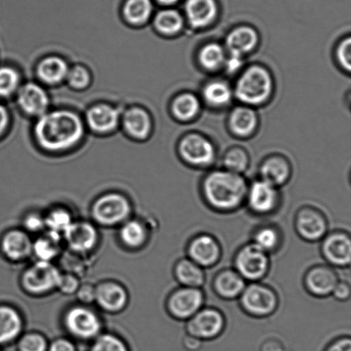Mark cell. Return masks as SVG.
<instances>
[{"label":"cell","mask_w":351,"mask_h":351,"mask_svg":"<svg viewBox=\"0 0 351 351\" xmlns=\"http://www.w3.org/2000/svg\"><path fill=\"white\" fill-rule=\"evenodd\" d=\"M260 351H285V347L280 340L271 338L261 343Z\"/></svg>","instance_id":"db71d44e"},{"label":"cell","mask_w":351,"mask_h":351,"mask_svg":"<svg viewBox=\"0 0 351 351\" xmlns=\"http://www.w3.org/2000/svg\"><path fill=\"white\" fill-rule=\"evenodd\" d=\"M126 132L133 138L145 139L152 130V120L143 108H134L125 112L123 119Z\"/></svg>","instance_id":"f546056e"},{"label":"cell","mask_w":351,"mask_h":351,"mask_svg":"<svg viewBox=\"0 0 351 351\" xmlns=\"http://www.w3.org/2000/svg\"><path fill=\"white\" fill-rule=\"evenodd\" d=\"M247 282L235 269H223L215 274L212 282L213 291L223 300L239 299Z\"/></svg>","instance_id":"44dd1931"},{"label":"cell","mask_w":351,"mask_h":351,"mask_svg":"<svg viewBox=\"0 0 351 351\" xmlns=\"http://www.w3.org/2000/svg\"><path fill=\"white\" fill-rule=\"evenodd\" d=\"M283 237L276 226L267 225L258 227L252 236V243L268 254L280 249Z\"/></svg>","instance_id":"d6a6232c"},{"label":"cell","mask_w":351,"mask_h":351,"mask_svg":"<svg viewBox=\"0 0 351 351\" xmlns=\"http://www.w3.org/2000/svg\"><path fill=\"white\" fill-rule=\"evenodd\" d=\"M249 184L242 174L223 170L210 171L203 178L201 193L203 201L217 213H230L245 204Z\"/></svg>","instance_id":"7a4b0ae2"},{"label":"cell","mask_w":351,"mask_h":351,"mask_svg":"<svg viewBox=\"0 0 351 351\" xmlns=\"http://www.w3.org/2000/svg\"><path fill=\"white\" fill-rule=\"evenodd\" d=\"M69 70L70 68L63 58L51 56L38 64L37 75L45 84L54 85L66 80Z\"/></svg>","instance_id":"1f68e13d"},{"label":"cell","mask_w":351,"mask_h":351,"mask_svg":"<svg viewBox=\"0 0 351 351\" xmlns=\"http://www.w3.org/2000/svg\"><path fill=\"white\" fill-rule=\"evenodd\" d=\"M205 294L202 288L181 287L168 295L167 311L177 321L187 322L204 307Z\"/></svg>","instance_id":"30bf717a"},{"label":"cell","mask_w":351,"mask_h":351,"mask_svg":"<svg viewBox=\"0 0 351 351\" xmlns=\"http://www.w3.org/2000/svg\"><path fill=\"white\" fill-rule=\"evenodd\" d=\"M75 295L79 304L91 305L95 302V287L88 283L81 284Z\"/></svg>","instance_id":"c3c4849f"},{"label":"cell","mask_w":351,"mask_h":351,"mask_svg":"<svg viewBox=\"0 0 351 351\" xmlns=\"http://www.w3.org/2000/svg\"><path fill=\"white\" fill-rule=\"evenodd\" d=\"M202 345L203 341L201 339L189 335H186L184 339H182V346L188 351H198L201 350Z\"/></svg>","instance_id":"11a10c76"},{"label":"cell","mask_w":351,"mask_h":351,"mask_svg":"<svg viewBox=\"0 0 351 351\" xmlns=\"http://www.w3.org/2000/svg\"><path fill=\"white\" fill-rule=\"evenodd\" d=\"M47 351H77V347L71 339L58 338L49 343Z\"/></svg>","instance_id":"681fc988"},{"label":"cell","mask_w":351,"mask_h":351,"mask_svg":"<svg viewBox=\"0 0 351 351\" xmlns=\"http://www.w3.org/2000/svg\"><path fill=\"white\" fill-rule=\"evenodd\" d=\"M0 351H1V350H0Z\"/></svg>","instance_id":"680465c9"},{"label":"cell","mask_w":351,"mask_h":351,"mask_svg":"<svg viewBox=\"0 0 351 351\" xmlns=\"http://www.w3.org/2000/svg\"><path fill=\"white\" fill-rule=\"evenodd\" d=\"M187 254L189 259L205 269L219 263L222 256V247L211 234L199 233L189 240Z\"/></svg>","instance_id":"2e32d148"},{"label":"cell","mask_w":351,"mask_h":351,"mask_svg":"<svg viewBox=\"0 0 351 351\" xmlns=\"http://www.w3.org/2000/svg\"><path fill=\"white\" fill-rule=\"evenodd\" d=\"M324 351H351V339L348 336L340 337L330 343Z\"/></svg>","instance_id":"816d5d0a"},{"label":"cell","mask_w":351,"mask_h":351,"mask_svg":"<svg viewBox=\"0 0 351 351\" xmlns=\"http://www.w3.org/2000/svg\"><path fill=\"white\" fill-rule=\"evenodd\" d=\"M0 247L7 260L21 263L32 256L33 241L23 229L10 230L3 236Z\"/></svg>","instance_id":"d6986e66"},{"label":"cell","mask_w":351,"mask_h":351,"mask_svg":"<svg viewBox=\"0 0 351 351\" xmlns=\"http://www.w3.org/2000/svg\"><path fill=\"white\" fill-rule=\"evenodd\" d=\"M223 164L226 170L234 173L242 174L249 167V156L243 149L236 147L226 154Z\"/></svg>","instance_id":"60d3db41"},{"label":"cell","mask_w":351,"mask_h":351,"mask_svg":"<svg viewBox=\"0 0 351 351\" xmlns=\"http://www.w3.org/2000/svg\"><path fill=\"white\" fill-rule=\"evenodd\" d=\"M46 230L63 236L65 230L74 221L73 215L70 210L63 206H55L44 215Z\"/></svg>","instance_id":"f35d334b"},{"label":"cell","mask_w":351,"mask_h":351,"mask_svg":"<svg viewBox=\"0 0 351 351\" xmlns=\"http://www.w3.org/2000/svg\"><path fill=\"white\" fill-rule=\"evenodd\" d=\"M63 325L69 335L79 341L92 342L103 332V323L90 306L79 304L64 312Z\"/></svg>","instance_id":"277c9868"},{"label":"cell","mask_w":351,"mask_h":351,"mask_svg":"<svg viewBox=\"0 0 351 351\" xmlns=\"http://www.w3.org/2000/svg\"><path fill=\"white\" fill-rule=\"evenodd\" d=\"M66 80L72 88L84 89L90 84L91 75L87 69L77 65L69 70Z\"/></svg>","instance_id":"ee69618b"},{"label":"cell","mask_w":351,"mask_h":351,"mask_svg":"<svg viewBox=\"0 0 351 351\" xmlns=\"http://www.w3.org/2000/svg\"><path fill=\"white\" fill-rule=\"evenodd\" d=\"M49 342L39 332H27L21 335L16 341L17 351H47Z\"/></svg>","instance_id":"b9f144b4"},{"label":"cell","mask_w":351,"mask_h":351,"mask_svg":"<svg viewBox=\"0 0 351 351\" xmlns=\"http://www.w3.org/2000/svg\"><path fill=\"white\" fill-rule=\"evenodd\" d=\"M23 315L16 308L0 305V346L16 342L23 335Z\"/></svg>","instance_id":"7402d4cb"},{"label":"cell","mask_w":351,"mask_h":351,"mask_svg":"<svg viewBox=\"0 0 351 351\" xmlns=\"http://www.w3.org/2000/svg\"><path fill=\"white\" fill-rule=\"evenodd\" d=\"M119 110L108 104L92 106L86 116L89 128L98 133L113 132L119 125Z\"/></svg>","instance_id":"603a6c76"},{"label":"cell","mask_w":351,"mask_h":351,"mask_svg":"<svg viewBox=\"0 0 351 351\" xmlns=\"http://www.w3.org/2000/svg\"><path fill=\"white\" fill-rule=\"evenodd\" d=\"M80 117L68 110L47 112L38 119L34 136L43 149L60 152L77 145L84 136Z\"/></svg>","instance_id":"6da1fadb"},{"label":"cell","mask_w":351,"mask_h":351,"mask_svg":"<svg viewBox=\"0 0 351 351\" xmlns=\"http://www.w3.org/2000/svg\"><path fill=\"white\" fill-rule=\"evenodd\" d=\"M80 285V280H79L77 275L70 273H61L57 290L64 295H75Z\"/></svg>","instance_id":"bcb514c9"},{"label":"cell","mask_w":351,"mask_h":351,"mask_svg":"<svg viewBox=\"0 0 351 351\" xmlns=\"http://www.w3.org/2000/svg\"><path fill=\"white\" fill-rule=\"evenodd\" d=\"M215 0H187L186 17L195 29H204L215 21L217 16Z\"/></svg>","instance_id":"cb8c5ba5"},{"label":"cell","mask_w":351,"mask_h":351,"mask_svg":"<svg viewBox=\"0 0 351 351\" xmlns=\"http://www.w3.org/2000/svg\"><path fill=\"white\" fill-rule=\"evenodd\" d=\"M132 215V204L122 193L108 192L99 196L91 206L94 222L104 227L120 226Z\"/></svg>","instance_id":"5b68a950"},{"label":"cell","mask_w":351,"mask_h":351,"mask_svg":"<svg viewBox=\"0 0 351 351\" xmlns=\"http://www.w3.org/2000/svg\"><path fill=\"white\" fill-rule=\"evenodd\" d=\"M226 319L219 309L203 307L186 322V332L202 341H211L225 331Z\"/></svg>","instance_id":"9c48e42d"},{"label":"cell","mask_w":351,"mask_h":351,"mask_svg":"<svg viewBox=\"0 0 351 351\" xmlns=\"http://www.w3.org/2000/svg\"><path fill=\"white\" fill-rule=\"evenodd\" d=\"M158 1L162 3V5H173L176 2H178V0H158Z\"/></svg>","instance_id":"6f0895ef"},{"label":"cell","mask_w":351,"mask_h":351,"mask_svg":"<svg viewBox=\"0 0 351 351\" xmlns=\"http://www.w3.org/2000/svg\"><path fill=\"white\" fill-rule=\"evenodd\" d=\"M20 75L15 69L0 67V97H9L19 89Z\"/></svg>","instance_id":"7bdbcfd3"},{"label":"cell","mask_w":351,"mask_h":351,"mask_svg":"<svg viewBox=\"0 0 351 351\" xmlns=\"http://www.w3.org/2000/svg\"><path fill=\"white\" fill-rule=\"evenodd\" d=\"M321 251L329 266L349 267L351 261V239L345 230H335L326 234L322 240Z\"/></svg>","instance_id":"9a60e30c"},{"label":"cell","mask_w":351,"mask_h":351,"mask_svg":"<svg viewBox=\"0 0 351 351\" xmlns=\"http://www.w3.org/2000/svg\"><path fill=\"white\" fill-rule=\"evenodd\" d=\"M226 60L225 49L218 43L206 44L199 51V63L206 71H218L219 69L223 66Z\"/></svg>","instance_id":"8d00e7d4"},{"label":"cell","mask_w":351,"mask_h":351,"mask_svg":"<svg viewBox=\"0 0 351 351\" xmlns=\"http://www.w3.org/2000/svg\"><path fill=\"white\" fill-rule=\"evenodd\" d=\"M339 281L335 267L329 265H316L305 274L304 285L306 291L313 297L324 298L332 295Z\"/></svg>","instance_id":"e0dca14e"},{"label":"cell","mask_w":351,"mask_h":351,"mask_svg":"<svg viewBox=\"0 0 351 351\" xmlns=\"http://www.w3.org/2000/svg\"><path fill=\"white\" fill-rule=\"evenodd\" d=\"M179 154L186 164L194 167H209L216 157L213 144L199 134L185 136L179 143Z\"/></svg>","instance_id":"7c38bea8"},{"label":"cell","mask_w":351,"mask_h":351,"mask_svg":"<svg viewBox=\"0 0 351 351\" xmlns=\"http://www.w3.org/2000/svg\"><path fill=\"white\" fill-rule=\"evenodd\" d=\"M295 230L306 242L316 243L328 233V221L324 213L314 206H304L295 217Z\"/></svg>","instance_id":"4fadbf2b"},{"label":"cell","mask_w":351,"mask_h":351,"mask_svg":"<svg viewBox=\"0 0 351 351\" xmlns=\"http://www.w3.org/2000/svg\"><path fill=\"white\" fill-rule=\"evenodd\" d=\"M17 103L27 115L40 117L47 112L50 99L43 87L34 82H29L19 88Z\"/></svg>","instance_id":"ffe728a7"},{"label":"cell","mask_w":351,"mask_h":351,"mask_svg":"<svg viewBox=\"0 0 351 351\" xmlns=\"http://www.w3.org/2000/svg\"><path fill=\"white\" fill-rule=\"evenodd\" d=\"M258 125L256 112L249 106H237L230 113L229 126L236 136L247 137L254 132Z\"/></svg>","instance_id":"4dcf8cb0"},{"label":"cell","mask_w":351,"mask_h":351,"mask_svg":"<svg viewBox=\"0 0 351 351\" xmlns=\"http://www.w3.org/2000/svg\"><path fill=\"white\" fill-rule=\"evenodd\" d=\"M234 269L250 283L260 282L270 269L269 254L252 242L244 244L237 251L233 260Z\"/></svg>","instance_id":"ba28073f"},{"label":"cell","mask_w":351,"mask_h":351,"mask_svg":"<svg viewBox=\"0 0 351 351\" xmlns=\"http://www.w3.org/2000/svg\"><path fill=\"white\" fill-rule=\"evenodd\" d=\"M239 299L243 311L254 318L269 317L280 305L276 291L260 282L247 285Z\"/></svg>","instance_id":"8992f818"},{"label":"cell","mask_w":351,"mask_h":351,"mask_svg":"<svg viewBox=\"0 0 351 351\" xmlns=\"http://www.w3.org/2000/svg\"><path fill=\"white\" fill-rule=\"evenodd\" d=\"M101 311L118 314L129 304V294L123 285L114 280H105L95 287V302Z\"/></svg>","instance_id":"ac0fdd59"},{"label":"cell","mask_w":351,"mask_h":351,"mask_svg":"<svg viewBox=\"0 0 351 351\" xmlns=\"http://www.w3.org/2000/svg\"><path fill=\"white\" fill-rule=\"evenodd\" d=\"M153 5L151 0H127L123 7V16L127 22L133 25H142L152 15Z\"/></svg>","instance_id":"74e56055"},{"label":"cell","mask_w":351,"mask_h":351,"mask_svg":"<svg viewBox=\"0 0 351 351\" xmlns=\"http://www.w3.org/2000/svg\"><path fill=\"white\" fill-rule=\"evenodd\" d=\"M61 273L53 263L36 261L23 271L21 284L27 293L40 297L57 290Z\"/></svg>","instance_id":"52a82bcc"},{"label":"cell","mask_w":351,"mask_h":351,"mask_svg":"<svg viewBox=\"0 0 351 351\" xmlns=\"http://www.w3.org/2000/svg\"><path fill=\"white\" fill-rule=\"evenodd\" d=\"M291 175L290 164L285 158L280 156L268 158L260 168L261 180L277 188L287 184L290 180Z\"/></svg>","instance_id":"4316f807"},{"label":"cell","mask_w":351,"mask_h":351,"mask_svg":"<svg viewBox=\"0 0 351 351\" xmlns=\"http://www.w3.org/2000/svg\"><path fill=\"white\" fill-rule=\"evenodd\" d=\"M243 62V57L230 54V56L226 58L223 66H226V71L229 72V73H235V72L242 67Z\"/></svg>","instance_id":"f5cc1de1"},{"label":"cell","mask_w":351,"mask_h":351,"mask_svg":"<svg viewBox=\"0 0 351 351\" xmlns=\"http://www.w3.org/2000/svg\"><path fill=\"white\" fill-rule=\"evenodd\" d=\"M201 104L195 95L185 93L174 99L171 112L176 119L181 121H189L197 116Z\"/></svg>","instance_id":"836d02e7"},{"label":"cell","mask_w":351,"mask_h":351,"mask_svg":"<svg viewBox=\"0 0 351 351\" xmlns=\"http://www.w3.org/2000/svg\"><path fill=\"white\" fill-rule=\"evenodd\" d=\"M273 78L266 68L252 66L247 69L237 80L236 97L243 104L263 105L273 92Z\"/></svg>","instance_id":"3957f363"},{"label":"cell","mask_w":351,"mask_h":351,"mask_svg":"<svg viewBox=\"0 0 351 351\" xmlns=\"http://www.w3.org/2000/svg\"><path fill=\"white\" fill-rule=\"evenodd\" d=\"M259 36L252 27L241 26L230 31L226 38V47L230 54L243 57L256 47Z\"/></svg>","instance_id":"d4e9b609"},{"label":"cell","mask_w":351,"mask_h":351,"mask_svg":"<svg viewBox=\"0 0 351 351\" xmlns=\"http://www.w3.org/2000/svg\"><path fill=\"white\" fill-rule=\"evenodd\" d=\"M62 237L65 245L77 254L92 252L99 243L97 227L87 220H74Z\"/></svg>","instance_id":"5bb4252c"},{"label":"cell","mask_w":351,"mask_h":351,"mask_svg":"<svg viewBox=\"0 0 351 351\" xmlns=\"http://www.w3.org/2000/svg\"><path fill=\"white\" fill-rule=\"evenodd\" d=\"M154 23L160 34L163 36H173L180 33L184 26V20L177 10L168 9L158 13Z\"/></svg>","instance_id":"d590c367"},{"label":"cell","mask_w":351,"mask_h":351,"mask_svg":"<svg viewBox=\"0 0 351 351\" xmlns=\"http://www.w3.org/2000/svg\"><path fill=\"white\" fill-rule=\"evenodd\" d=\"M351 289L350 285L346 281H339L335 290H333L332 295L337 301L346 302L350 298Z\"/></svg>","instance_id":"f907efd6"},{"label":"cell","mask_w":351,"mask_h":351,"mask_svg":"<svg viewBox=\"0 0 351 351\" xmlns=\"http://www.w3.org/2000/svg\"><path fill=\"white\" fill-rule=\"evenodd\" d=\"M9 113L3 105L0 104V135L7 129L9 125Z\"/></svg>","instance_id":"9f6ffc18"},{"label":"cell","mask_w":351,"mask_h":351,"mask_svg":"<svg viewBox=\"0 0 351 351\" xmlns=\"http://www.w3.org/2000/svg\"><path fill=\"white\" fill-rule=\"evenodd\" d=\"M336 54L340 66L343 70L350 71L351 68V40L350 37H346L339 43Z\"/></svg>","instance_id":"7dc6e473"},{"label":"cell","mask_w":351,"mask_h":351,"mask_svg":"<svg viewBox=\"0 0 351 351\" xmlns=\"http://www.w3.org/2000/svg\"><path fill=\"white\" fill-rule=\"evenodd\" d=\"M88 351H130L121 337L112 332H103L93 340Z\"/></svg>","instance_id":"ab89813d"},{"label":"cell","mask_w":351,"mask_h":351,"mask_svg":"<svg viewBox=\"0 0 351 351\" xmlns=\"http://www.w3.org/2000/svg\"><path fill=\"white\" fill-rule=\"evenodd\" d=\"M119 237L126 249H142L149 239V228L142 220L129 219L120 226Z\"/></svg>","instance_id":"484cf974"},{"label":"cell","mask_w":351,"mask_h":351,"mask_svg":"<svg viewBox=\"0 0 351 351\" xmlns=\"http://www.w3.org/2000/svg\"><path fill=\"white\" fill-rule=\"evenodd\" d=\"M63 243V237L60 234L46 230L33 241L32 256H36L37 261L53 263L61 253Z\"/></svg>","instance_id":"f1b7e54d"},{"label":"cell","mask_w":351,"mask_h":351,"mask_svg":"<svg viewBox=\"0 0 351 351\" xmlns=\"http://www.w3.org/2000/svg\"><path fill=\"white\" fill-rule=\"evenodd\" d=\"M23 230L29 234H41L46 230V223L43 213L30 212L23 220Z\"/></svg>","instance_id":"f6af8a7d"},{"label":"cell","mask_w":351,"mask_h":351,"mask_svg":"<svg viewBox=\"0 0 351 351\" xmlns=\"http://www.w3.org/2000/svg\"><path fill=\"white\" fill-rule=\"evenodd\" d=\"M203 98L208 105L221 108L228 105L232 101V90L226 82H210L203 88Z\"/></svg>","instance_id":"e575fe53"},{"label":"cell","mask_w":351,"mask_h":351,"mask_svg":"<svg viewBox=\"0 0 351 351\" xmlns=\"http://www.w3.org/2000/svg\"><path fill=\"white\" fill-rule=\"evenodd\" d=\"M173 274L181 287L202 288L206 282L204 269L188 257L182 258L176 263Z\"/></svg>","instance_id":"83f0119b"},{"label":"cell","mask_w":351,"mask_h":351,"mask_svg":"<svg viewBox=\"0 0 351 351\" xmlns=\"http://www.w3.org/2000/svg\"><path fill=\"white\" fill-rule=\"evenodd\" d=\"M281 203L278 188L258 179L247 188L245 204L257 216H267L277 211Z\"/></svg>","instance_id":"8fae6325"}]
</instances>
